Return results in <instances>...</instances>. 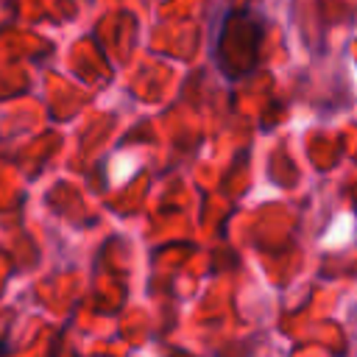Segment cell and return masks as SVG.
<instances>
[{
	"label": "cell",
	"mask_w": 357,
	"mask_h": 357,
	"mask_svg": "<svg viewBox=\"0 0 357 357\" xmlns=\"http://www.w3.org/2000/svg\"><path fill=\"white\" fill-rule=\"evenodd\" d=\"M0 357H8V351H6V343H0Z\"/></svg>",
	"instance_id": "6da1fadb"
}]
</instances>
